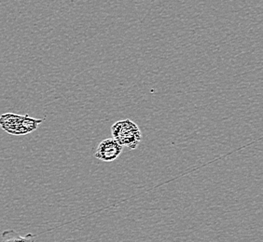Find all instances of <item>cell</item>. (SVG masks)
Wrapping results in <instances>:
<instances>
[{
	"label": "cell",
	"mask_w": 263,
	"mask_h": 242,
	"mask_svg": "<svg viewBox=\"0 0 263 242\" xmlns=\"http://www.w3.org/2000/svg\"><path fill=\"white\" fill-rule=\"evenodd\" d=\"M44 120L28 115L6 113L0 116V127L12 135H26L35 131Z\"/></svg>",
	"instance_id": "1"
},
{
	"label": "cell",
	"mask_w": 263,
	"mask_h": 242,
	"mask_svg": "<svg viewBox=\"0 0 263 242\" xmlns=\"http://www.w3.org/2000/svg\"><path fill=\"white\" fill-rule=\"evenodd\" d=\"M112 138L122 147L137 149L142 140V132L136 122L131 119L117 121L111 127Z\"/></svg>",
	"instance_id": "2"
},
{
	"label": "cell",
	"mask_w": 263,
	"mask_h": 242,
	"mask_svg": "<svg viewBox=\"0 0 263 242\" xmlns=\"http://www.w3.org/2000/svg\"><path fill=\"white\" fill-rule=\"evenodd\" d=\"M122 148L123 147L113 138H106L98 145L95 156L101 162H114L121 156L123 150Z\"/></svg>",
	"instance_id": "3"
},
{
	"label": "cell",
	"mask_w": 263,
	"mask_h": 242,
	"mask_svg": "<svg viewBox=\"0 0 263 242\" xmlns=\"http://www.w3.org/2000/svg\"><path fill=\"white\" fill-rule=\"evenodd\" d=\"M35 236L33 234H27L22 236L14 230H5L1 235L0 242H35Z\"/></svg>",
	"instance_id": "4"
}]
</instances>
